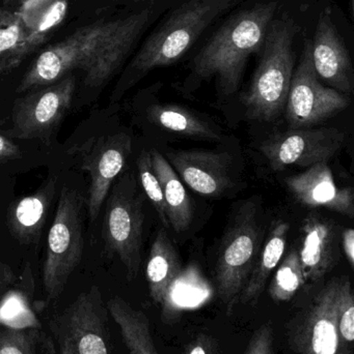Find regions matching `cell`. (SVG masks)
Segmentation results:
<instances>
[{
	"instance_id": "f546056e",
	"label": "cell",
	"mask_w": 354,
	"mask_h": 354,
	"mask_svg": "<svg viewBox=\"0 0 354 354\" xmlns=\"http://www.w3.org/2000/svg\"><path fill=\"white\" fill-rule=\"evenodd\" d=\"M22 151L18 145H15L10 139L0 134V162L12 161L20 159Z\"/></svg>"
},
{
	"instance_id": "d590c367",
	"label": "cell",
	"mask_w": 354,
	"mask_h": 354,
	"mask_svg": "<svg viewBox=\"0 0 354 354\" xmlns=\"http://www.w3.org/2000/svg\"><path fill=\"white\" fill-rule=\"evenodd\" d=\"M49 354H56L55 347L53 346L50 349Z\"/></svg>"
},
{
	"instance_id": "ac0fdd59",
	"label": "cell",
	"mask_w": 354,
	"mask_h": 354,
	"mask_svg": "<svg viewBox=\"0 0 354 354\" xmlns=\"http://www.w3.org/2000/svg\"><path fill=\"white\" fill-rule=\"evenodd\" d=\"M168 163L195 193L207 197L222 195L231 185L228 153L201 149L166 153Z\"/></svg>"
},
{
	"instance_id": "cb8c5ba5",
	"label": "cell",
	"mask_w": 354,
	"mask_h": 354,
	"mask_svg": "<svg viewBox=\"0 0 354 354\" xmlns=\"http://www.w3.org/2000/svg\"><path fill=\"white\" fill-rule=\"evenodd\" d=\"M148 118L160 128L193 138L220 139L218 133L201 118L176 105H153L148 110Z\"/></svg>"
},
{
	"instance_id": "ba28073f",
	"label": "cell",
	"mask_w": 354,
	"mask_h": 354,
	"mask_svg": "<svg viewBox=\"0 0 354 354\" xmlns=\"http://www.w3.org/2000/svg\"><path fill=\"white\" fill-rule=\"evenodd\" d=\"M257 209L253 202L245 204L227 230L218 251L216 285L218 295L232 312L253 272L260 251Z\"/></svg>"
},
{
	"instance_id": "d6986e66",
	"label": "cell",
	"mask_w": 354,
	"mask_h": 354,
	"mask_svg": "<svg viewBox=\"0 0 354 354\" xmlns=\"http://www.w3.org/2000/svg\"><path fill=\"white\" fill-rule=\"evenodd\" d=\"M56 189V178L48 179L35 193L15 202L8 212L12 234L23 243L37 241L45 224Z\"/></svg>"
},
{
	"instance_id": "ffe728a7",
	"label": "cell",
	"mask_w": 354,
	"mask_h": 354,
	"mask_svg": "<svg viewBox=\"0 0 354 354\" xmlns=\"http://www.w3.org/2000/svg\"><path fill=\"white\" fill-rule=\"evenodd\" d=\"M154 172L159 179L168 224L177 233L188 229L193 221L191 197L168 160L156 149L150 151Z\"/></svg>"
},
{
	"instance_id": "83f0119b",
	"label": "cell",
	"mask_w": 354,
	"mask_h": 354,
	"mask_svg": "<svg viewBox=\"0 0 354 354\" xmlns=\"http://www.w3.org/2000/svg\"><path fill=\"white\" fill-rule=\"evenodd\" d=\"M139 179L145 196L149 198L157 212L163 227L170 228L168 218H166V206H164L163 195H162L161 185L156 176L152 166L150 151H143L137 160Z\"/></svg>"
},
{
	"instance_id": "4fadbf2b",
	"label": "cell",
	"mask_w": 354,
	"mask_h": 354,
	"mask_svg": "<svg viewBox=\"0 0 354 354\" xmlns=\"http://www.w3.org/2000/svg\"><path fill=\"white\" fill-rule=\"evenodd\" d=\"M345 135L337 129H291L274 135L261 151L276 171L289 166L311 167L332 159L344 145Z\"/></svg>"
},
{
	"instance_id": "6da1fadb",
	"label": "cell",
	"mask_w": 354,
	"mask_h": 354,
	"mask_svg": "<svg viewBox=\"0 0 354 354\" xmlns=\"http://www.w3.org/2000/svg\"><path fill=\"white\" fill-rule=\"evenodd\" d=\"M153 15L149 6L123 18L80 27L37 56L17 93L57 82L73 70L85 73L87 86H102L123 66Z\"/></svg>"
},
{
	"instance_id": "9c48e42d",
	"label": "cell",
	"mask_w": 354,
	"mask_h": 354,
	"mask_svg": "<svg viewBox=\"0 0 354 354\" xmlns=\"http://www.w3.org/2000/svg\"><path fill=\"white\" fill-rule=\"evenodd\" d=\"M67 0H25L0 12V75L16 68L60 25Z\"/></svg>"
},
{
	"instance_id": "7402d4cb",
	"label": "cell",
	"mask_w": 354,
	"mask_h": 354,
	"mask_svg": "<svg viewBox=\"0 0 354 354\" xmlns=\"http://www.w3.org/2000/svg\"><path fill=\"white\" fill-rule=\"evenodd\" d=\"M106 307L120 328L129 354H158L152 338L149 318L143 311L134 309L120 297L110 299Z\"/></svg>"
},
{
	"instance_id": "52a82bcc",
	"label": "cell",
	"mask_w": 354,
	"mask_h": 354,
	"mask_svg": "<svg viewBox=\"0 0 354 354\" xmlns=\"http://www.w3.org/2000/svg\"><path fill=\"white\" fill-rule=\"evenodd\" d=\"M83 245L81 200L77 192L64 187L48 233L42 272L48 301H55L64 292L71 274L80 263Z\"/></svg>"
},
{
	"instance_id": "8fae6325",
	"label": "cell",
	"mask_w": 354,
	"mask_h": 354,
	"mask_svg": "<svg viewBox=\"0 0 354 354\" xmlns=\"http://www.w3.org/2000/svg\"><path fill=\"white\" fill-rule=\"evenodd\" d=\"M340 279L326 285L291 322L290 344L297 354H344L337 328Z\"/></svg>"
},
{
	"instance_id": "d4e9b609",
	"label": "cell",
	"mask_w": 354,
	"mask_h": 354,
	"mask_svg": "<svg viewBox=\"0 0 354 354\" xmlns=\"http://www.w3.org/2000/svg\"><path fill=\"white\" fill-rule=\"evenodd\" d=\"M305 284L299 253L297 250H291L272 279L269 287L270 297L278 303L289 301Z\"/></svg>"
},
{
	"instance_id": "7c38bea8",
	"label": "cell",
	"mask_w": 354,
	"mask_h": 354,
	"mask_svg": "<svg viewBox=\"0 0 354 354\" xmlns=\"http://www.w3.org/2000/svg\"><path fill=\"white\" fill-rule=\"evenodd\" d=\"M75 86L74 77H64L17 100L12 114L14 137L49 139L71 107Z\"/></svg>"
},
{
	"instance_id": "1f68e13d",
	"label": "cell",
	"mask_w": 354,
	"mask_h": 354,
	"mask_svg": "<svg viewBox=\"0 0 354 354\" xmlns=\"http://www.w3.org/2000/svg\"><path fill=\"white\" fill-rule=\"evenodd\" d=\"M342 247L346 259L351 266H354V231L353 228L345 229L342 233Z\"/></svg>"
},
{
	"instance_id": "9a60e30c",
	"label": "cell",
	"mask_w": 354,
	"mask_h": 354,
	"mask_svg": "<svg viewBox=\"0 0 354 354\" xmlns=\"http://www.w3.org/2000/svg\"><path fill=\"white\" fill-rule=\"evenodd\" d=\"M312 62L318 78L324 79L340 93H351L354 73L351 54L333 20L330 8L318 18L315 35L311 41Z\"/></svg>"
},
{
	"instance_id": "d6a6232c",
	"label": "cell",
	"mask_w": 354,
	"mask_h": 354,
	"mask_svg": "<svg viewBox=\"0 0 354 354\" xmlns=\"http://www.w3.org/2000/svg\"><path fill=\"white\" fill-rule=\"evenodd\" d=\"M347 3H348V10H349V12H351V18H353L354 0H347Z\"/></svg>"
},
{
	"instance_id": "484cf974",
	"label": "cell",
	"mask_w": 354,
	"mask_h": 354,
	"mask_svg": "<svg viewBox=\"0 0 354 354\" xmlns=\"http://www.w3.org/2000/svg\"><path fill=\"white\" fill-rule=\"evenodd\" d=\"M337 328L343 353L353 354L354 297L351 280L347 277L340 279L337 304Z\"/></svg>"
},
{
	"instance_id": "3957f363",
	"label": "cell",
	"mask_w": 354,
	"mask_h": 354,
	"mask_svg": "<svg viewBox=\"0 0 354 354\" xmlns=\"http://www.w3.org/2000/svg\"><path fill=\"white\" fill-rule=\"evenodd\" d=\"M241 0H186L154 29L127 66L114 95L128 91L151 71L183 57L201 35Z\"/></svg>"
},
{
	"instance_id": "4dcf8cb0",
	"label": "cell",
	"mask_w": 354,
	"mask_h": 354,
	"mask_svg": "<svg viewBox=\"0 0 354 354\" xmlns=\"http://www.w3.org/2000/svg\"><path fill=\"white\" fill-rule=\"evenodd\" d=\"M186 354H218L213 340L207 336H200L187 349Z\"/></svg>"
},
{
	"instance_id": "e0dca14e",
	"label": "cell",
	"mask_w": 354,
	"mask_h": 354,
	"mask_svg": "<svg viewBox=\"0 0 354 354\" xmlns=\"http://www.w3.org/2000/svg\"><path fill=\"white\" fill-rule=\"evenodd\" d=\"M287 189L299 203L308 207H324L353 218L354 195L351 187H339L328 162L287 177Z\"/></svg>"
},
{
	"instance_id": "2e32d148",
	"label": "cell",
	"mask_w": 354,
	"mask_h": 354,
	"mask_svg": "<svg viewBox=\"0 0 354 354\" xmlns=\"http://www.w3.org/2000/svg\"><path fill=\"white\" fill-rule=\"evenodd\" d=\"M336 225L319 212H312L301 224L297 249L306 283L321 280L340 258Z\"/></svg>"
},
{
	"instance_id": "44dd1931",
	"label": "cell",
	"mask_w": 354,
	"mask_h": 354,
	"mask_svg": "<svg viewBox=\"0 0 354 354\" xmlns=\"http://www.w3.org/2000/svg\"><path fill=\"white\" fill-rule=\"evenodd\" d=\"M181 274L178 254L166 230H160L152 243L148 259L147 276L150 295L154 303L163 306L172 284Z\"/></svg>"
},
{
	"instance_id": "30bf717a",
	"label": "cell",
	"mask_w": 354,
	"mask_h": 354,
	"mask_svg": "<svg viewBox=\"0 0 354 354\" xmlns=\"http://www.w3.org/2000/svg\"><path fill=\"white\" fill-rule=\"evenodd\" d=\"M351 105L345 93L319 82L312 62L311 41L307 39L294 70L286 103V120L291 129H303L324 122Z\"/></svg>"
},
{
	"instance_id": "f1b7e54d",
	"label": "cell",
	"mask_w": 354,
	"mask_h": 354,
	"mask_svg": "<svg viewBox=\"0 0 354 354\" xmlns=\"http://www.w3.org/2000/svg\"><path fill=\"white\" fill-rule=\"evenodd\" d=\"M272 351L274 328L272 322H266L256 330L245 354H272Z\"/></svg>"
},
{
	"instance_id": "5b68a950",
	"label": "cell",
	"mask_w": 354,
	"mask_h": 354,
	"mask_svg": "<svg viewBox=\"0 0 354 354\" xmlns=\"http://www.w3.org/2000/svg\"><path fill=\"white\" fill-rule=\"evenodd\" d=\"M143 221V196L132 174H125L106 202L102 237L105 253L118 256L129 281L136 278L141 268Z\"/></svg>"
},
{
	"instance_id": "5bb4252c",
	"label": "cell",
	"mask_w": 354,
	"mask_h": 354,
	"mask_svg": "<svg viewBox=\"0 0 354 354\" xmlns=\"http://www.w3.org/2000/svg\"><path fill=\"white\" fill-rule=\"evenodd\" d=\"M131 138L124 133L87 141L80 149L81 167L89 174L87 210L91 222L99 216L114 179L120 176L131 153Z\"/></svg>"
},
{
	"instance_id": "8992f818",
	"label": "cell",
	"mask_w": 354,
	"mask_h": 354,
	"mask_svg": "<svg viewBox=\"0 0 354 354\" xmlns=\"http://www.w3.org/2000/svg\"><path fill=\"white\" fill-rule=\"evenodd\" d=\"M49 326L58 354H112L108 310L99 287L81 292Z\"/></svg>"
},
{
	"instance_id": "603a6c76",
	"label": "cell",
	"mask_w": 354,
	"mask_h": 354,
	"mask_svg": "<svg viewBox=\"0 0 354 354\" xmlns=\"http://www.w3.org/2000/svg\"><path fill=\"white\" fill-rule=\"evenodd\" d=\"M289 230L290 225L284 221H278L274 225L261 254L258 256L253 272L243 289L240 297L243 304L255 303L259 299L268 278L274 268L280 264L284 256Z\"/></svg>"
},
{
	"instance_id": "4316f807",
	"label": "cell",
	"mask_w": 354,
	"mask_h": 354,
	"mask_svg": "<svg viewBox=\"0 0 354 354\" xmlns=\"http://www.w3.org/2000/svg\"><path fill=\"white\" fill-rule=\"evenodd\" d=\"M46 336L35 328L0 330V354H39Z\"/></svg>"
},
{
	"instance_id": "836d02e7",
	"label": "cell",
	"mask_w": 354,
	"mask_h": 354,
	"mask_svg": "<svg viewBox=\"0 0 354 354\" xmlns=\"http://www.w3.org/2000/svg\"><path fill=\"white\" fill-rule=\"evenodd\" d=\"M114 2H141V1H156V0H110Z\"/></svg>"
},
{
	"instance_id": "277c9868",
	"label": "cell",
	"mask_w": 354,
	"mask_h": 354,
	"mask_svg": "<svg viewBox=\"0 0 354 354\" xmlns=\"http://www.w3.org/2000/svg\"><path fill=\"white\" fill-rule=\"evenodd\" d=\"M297 32L299 26L288 17H276L270 23L259 64L242 97L251 118L272 122L284 111L294 74Z\"/></svg>"
},
{
	"instance_id": "7a4b0ae2",
	"label": "cell",
	"mask_w": 354,
	"mask_h": 354,
	"mask_svg": "<svg viewBox=\"0 0 354 354\" xmlns=\"http://www.w3.org/2000/svg\"><path fill=\"white\" fill-rule=\"evenodd\" d=\"M278 10V0H267L227 19L193 58L183 89L191 91L214 79L220 95H234L240 87L249 57L261 51L268 27Z\"/></svg>"
},
{
	"instance_id": "e575fe53",
	"label": "cell",
	"mask_w": 354,
	"mask_h": 354,
	"mask_svg": "<svg viewBox=\"0 0 354 354\" xmlns=\"http://www.w3.org/2000/svg\"><path fill=\"white\" fill-rule=\"evenodd\" d=\"M4 280V272L3 270H2L1 264H0V285L2 284V282H3Z\"/></svg>"
}]
</instances>
